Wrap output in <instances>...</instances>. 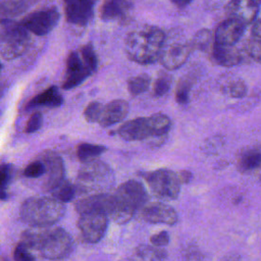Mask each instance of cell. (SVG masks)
Instances as JSON below:
<instances>
[{
  "label": "cell",
  "instance_id": "6da1fadb",
  "mask_svg": "<svg viewBox=\"0 0 261 261\" xmlns=\"http://www.w3.org/2000/svg\"><path fill=\"white\" fill-rule=\"evenodd\" d=\"M165 39L161 29L144 25L128 34L125 40V53L137 63H153L159 59Z\"/></svg>",
  "mask_w": 261,
  "mask_h": 261
},
{
  "label": "cell",
  "instance_id": "7a4b0ae2",
  "mask_svg": "<svg viewBox=\"0 0 261 261\" xmlns=\"http://www.w3.org/2000/svg\"><path fill=\"white\" fill-rule=\"evenodd\" d=\"M64 210V203L53 197H32L22 203L20 217L32 226L47 227L57 222Z\"/></svg>",
  "mask_w": 261,
  "mask_h": 261
},
{
  "label": "cell",
  "instance_id": "3957f363",
  "mask_svg": "<svg viewBox=\"0 0 261 261\" xmlns=\"http://www.w3.org/2000/svg\"><path fill=\"white\" fill-rule=\"evenodd\" d=\"M96 67V53L90 44L84 45L79 51L69 53L66 60L62 88L64 90H69L79 86L95 71Z\"/></svg>",
  "mask_w": 261,
  "mask_h": 261
},
{
  "label": "cell",
  "instance_id": "277c9868",
  "mask_svg": "<svg viewBox=\"0 0 261 261\" xmlns=\"http://www.w3.org/2000/svg\"><path fill=\"white\" fill-rule=\"evenodd\" d=\"M30 32L12 19L0 21V55L6 60H13L21 56L29 48Z\"/></svg>",
  "mask_w": 261,
  "mask_h": 261
},
{
  "label": "cell",
  "instance_id": "5b68a950",
  "mask_svg": "<svg viewBox=\"0 0 261 261\" xmlns=\"http://www.w3.org/2000/svg\"><path fill=\"white\" fill-rule=\"evenodd\" d=\"M113 181L109 167L103 162L91 161L85 163L77 176V188L83 192L101 194Z\"/></svg>",
  "mask_w": 261,
  "mask_h": 261
},
{
  "label": "cell",
  "instance_id": "8992f818",
  "mask_svg": "<svg viewBox=\"0 0 261 261\" xmlns=\"http://www.w3.org/2000/svg\"><path fill=\"white\" fill-rule=\"evenodd\" d=\"M148 184L153 194L165 201L177 198L180 191L178 175L169 169H158L148 175Z\"/></svg>",
  "mask_w": 261,
  "mask_h": 261
},
{
  "label": "cell",
  "instance_id": "52a82bcc",
  "mask_svg": "<svg viewBox=\"0 0 261 261\" xmlns=\"http://www.w3.org/2000/svg\"><path fill=\"white\" fill-rule=\"evenodd\" d=\"M72 248V239L63 228H47L39 251L47 259H60L67 256Z\"/></svg>",
  "mask_w": 261,
  "mask_h": 261
},
{
  "label": "cell",
  "instance_id": "ba28073f",
  "mask_svg": "<svg viewBox=\"0 0 261 261\" xmlns=\"http://www.w3.org/2000/svg\"><path fill=\"white\" fill-rule=\"evenodd\" d=\"M59 18L60 14L56 7H46L32 11L20 22L30 33L44 36L55 28Z\"/></svg>",
  "mask_w": 261,
  "mask_h": 261
},
{
  "label": "cell",
  "instance_id": "9c48e42d",
  "mask_svg": "<svg viewBox=\"0 0 261 261\" xmlns=\"http://www.w3.org/2000/svg\"><path fill=\"white\" fill-rule=\"evenodd\" d=\"M108 216L100 212H86L80 215L79 227L83 238L88 243H98L105 234Z\"/></svg>",
  "mask_w": 261,
  "mask_h": 261
},
{
  "label": "cell",
  "instance_id": "30bf717a",
  "mask_svg": "<svg viewBox=\"0 0 261 261\" xmlns=\"http://www.w3.org/2000/svg\"><path fill=\"white\" fill-rule=\"evenodd\" d=\"M114 197L123 206L136 211L143 207L148 199V195L142 184L137 180H127L119 186Z\"/></svg>",
  "mask_w": 261,
  "mask_h": 261
},
{
  "label": "cell",
  "instance_id": "8fae6325",
  "mask_svg": "<svg viewBox=\"0 0 261 261\" xmlns=\"http://www.w3.org/2000/svg\"><path fill=\"white\" fill-rule=\"evenodd\" d=\"M192 49V44L187 42L166 43L165 41L159 60L165 68L176 69L187 61Z\"/></svg>",
  "mask_w": 261,
  "mask_h": 261
},
{
  "label": "cell",
  "instance_id": "7c38bea8",
  "mask_svg": "<svg viewBox=\"0 0 261 261\" xmlns=\"http://www.w3.org/2000/svg\"><path fill=\"white\" fill-rule=\"evenodd\" d=\"M114 204V195H109L107 193L93 194L77 201L75 204V210L80 214L86 212H100L106 214L109 218V215L113 210Z\"/></svg>",
  "mask_w": 261,
  "mask_h": 261
},
{
  "label": "cell",
  "instance_id": "4fadbf2b",
  "mask_svg": "<svg viewBox=\"0 0 261 261\" xmlns=\"http://www.w3.org/2000/svg\"><path fill=\"white\" fill-rule=\"evenodd\" d=\"M96 0H64L67 21L75 25H86L93 17Z\"/></svg>",
  "mask_w": 261,
  "mask_h": 261
},
{
  "label": "cell",
  "instance_id": "5bb4252c",
  "mask_svg": "<svg viewBox=\"0 0 261 261\" xmlns=\"http://www.w3.org/2000/svg\"><path fill=\"white\" fill-rule=\"evenodd\" d=\"M228 18L249 24L255 21L259 13V5L255 0H230L225 5Z\"/></svg>",
  "mask_w": 261,
  "mask_h": 261
},
{
  "label": "cell",
  "instance_id": "9a60e30c",
  "mask_svg": "<svg viewBox=\"0 0 261 261\" xmlns=\"http://www.w3.org/2000/svg\"><path fill=\"white\" fill-rule=\"evenodd\" d=\"M118 135L125 141H141L154 136L149 117H138L124 122Z\"/></svg>",
  "mask_w": 261,
  "mask_h": 261
},
{
  "label": "cell",
  "instance_id": "2e32d148",
  "mask_svg": "<svg viewBox=\"0 0 261 261\" xmlns=\"http://www.w3.org/2000/svg\"><path fill=\"white\" fill-rule=\"evenodd\" d=\"M40 160L44 163L47 178H46V184L45 188L49 192L61 180H63V175H64V168H63V163L61 158L54 152L46 151L44 152Z\"/></svg>",
  "mask_w": 261,
  "mask_h": 261
},
{
  "label": "cell",
  "instance_id": "e0dca14e",
  "mask_svg": "<svg viewBox=\"0 0 261 261\" xmlns=\"http://www.w3.org/2000/svg\"><path fill=\"white\" fill-rule=\"evenodd\" d=\"M245 32V24L228 18L222 21L216 29L214 34V42L219 45L234 46Z\"/></svg>",
  "mask_w": 261,
  "mask_h": 261
},
{
  "label": "cell",
  "instance_id": "ac0fdd59",
  "mask_svg": "<svg viewBox=\"0 0 261 261\" xmlns=\"http://www.w3.org/2000/svg\"><path fill=\"white\" fill-rule=\"evenodd\" d=\"M143 217L151 223H163L172 225L177 221L176 211L163 203H151L143 208Z\"/></svg>",
  "mask_w": 261,
  "mask_h": 261
},
{
  "label": "cell",
  "instance_id": "d6986e66",
  "mask_svg": "<svg viewBox=\"0 0 261 261\" xmlns=\"http://www.w3.org/2000/svg\"><path fill=\"white\" fill-rule=\"evenodd\" d=\"M128 103L125 100L117 99L103 105L98 123L102 126H110L125 118L128 113Z\"/></svg>",
  "mask_w": 261,
  "mask_h": 261
},
{
  "label": "cell",
  "instance_id": "ffe728a7",
  "mask_svg": "<svg viewBox=\"0 0 261 261\" xmlns=\"http://www.w3.org/2000/svg\"><path fill=\"white\" fill-rule=\"evenodd\" d=\"M132 8V0H104L100 9V16L103 20L121 19L127 16Z\"/></svg>",
  "mask_w": 261,
  "mask_h": 261
},
{
  "label": "cell",
  "instance_id": "44dd1931",
  "mask_svg": "<svg viewBox=\"0 0 261 261\" xmlns=\"http://www.w3.org/2000/svg\"><path fill=\"white\" fill-rule=\"evenodd\" d=\"M211 54L218 64L225 67L234 66L242 60V54L234 46L219 45L215 42L211 46Z\"/></svg>",
  "mask_w": 261,
  "mask_h": 261
},
{
  "label": "cell",
  "instance_id": "7402d4cb",
  "mask_svg": "<svg viewBox=\"0 0 261 261\" xmlns=\"http://www.w3.org/2000/svg\"><path fill=\"white\" fill-rule=\"evenodd\" d=\"M62 96L57 87L51 86L31 99L27 105L28 109H35L37 107L56 108L62 104Z\"/></svg>",
  "mask_w": 261,
  "mask_h": 261
},
{
  "label": "cell",
  "instance_id": "603a6c76",
  "mask_svg": "<svg viewBox=\"0 0 261 261\" xmlns=\"http://www.w3.org/2000/svg\"><path fill=\"white\" fill-rule=\"evenodd\" d=\"M135 261H166L165 250L154 245H140L134 252Z\"/></svg>",
  "mask_w": 261,
  "mask_h": 261
},
{
  "label": "cell",
  "instance_id": "cb8c5ba5",
  "mask_svg": "<svg viewBox=\"0 0 261 261\" xmlns=\"http://www.w3.org/2000/svg\"><path fill=\"white\" fill-rule=\"evenodd\" d=\"M28 8L27 0H0V17L2 19H11Z\"/></svg>",
  "mask_w": 261,
  "mask_h": 261
},
{
  "label": "cell",
  "instance_id": "d4e9b609",
  "mask_svg": "<svg viewBox=\"0 0 261 261\" xmlns=\"http://www.w3.org/2000/svg\"><path fill=\"white\" fill-rule=\"evenodd\" d=\"M75 192H76L75 187H73L72 184H70L66 179L61 180L50 191V193L52 195L51 197L55 198L56 200H58L62 203H66V202H69L70 200H72V198L75 195Z\"/></svg>",
  "mask_w": 261,
  "mask_h": 261
},
{
  "label": "cell",
  "instance_id": "484cf974",
  "mask_svg": "<svg viewBox=\"0 0 261 261\" xmlns=\"http://www.w3.org/2000/svg\"><path fill=\"white\" fill-rule=\"evenodd\" d=\"M105 150L106 148L102 145L84 143V144H81L77 148V157L82 162L88 163V162L94 161Z\"/></svg>",
  "mask_w": 261,
  "mask_h": 261
},
{
  "label": "cell",
  "instance_id": "4316f807",
  "mask_svg": "<svg viewBox=\"0 0 261 261\" xmlns=\"http://www.w3.org/2000/svg\"><path fill=\"white\" fill-rule=\"evenodd\" d=\"M239 168L242 171H250L261 165V152L258 150H248L239 159Z\"/></svg>",
  "mask_w": 261,
  "mask_h": 261
},
{
  "label": "cell",
  "instance_id": "83f0119b",
  "mask_svg": "<svg viewBox=\"0 0 261 261\" xmlns=\"http://www.w3.org/2000/svg\"><path fill=\"white\" fill-rule=\"evenodd\" d=\"M154 136H163L168 133L171 127L170 118L163 113H155L149 116Z\"/></svg>",
  "mask_w": 261,
  "mask_h": 261
},
{
  "label": "cell",
  "instance_id": "f1b7e54d",
  "mask_svg": "<svg viewBox=\"0 0 261 261\" xmlns=\"http://www.w3.org/2000/svg\"><path fill=\"white\" fill-rule=\"evenodd\" d=\"M150 82L151 80L148 74H140L134 76L127 82V90L132 96H138L148 90Z\"/></svg>",
  "mask_w": 261,
  "mask_h": 261
},
{
  "label": "cell",
  "instance_id": "f546056e",
  "mask_svg": "<svg viewBox=\"0 0 261 261\" xmlns=\"http://www.w3.org/2000/svg\"><path fill=\"white\" fill-rule=\"evenodd\" d=\"M192 83L188 79H182L178 82L175 90V100L179 104H185L189 100Z\"/></svg>",
  "mask_w": 261,
  "mask_h": 261
},
{
  "label": "cell",
  "instance_id": "4dcf8cb0",
  "mask_svg": "<svg viewBox=\"0 0 261 261\" xmlns=\"http://www.w3.org/2000/svg\"><path fill=\"white\" fill-rule=\"evenodd\" d=\"M170 85H171V79L169 75L163 74V75L158 76L153 86L154 96H156V97L164 96L168 92Z\"/></svg>",
  "mask_w": 261,
  "mask_h": 261
},
{
  "label": "cell",
  "instance_id": "1f68e13d",
  "mask_svg": "<svg viewBox=\"0 0 261 261\" xmlns=\"http://www.w3.org/2000/svg\"><path fill=\"white\" fill-rule=\"evenodd\" d=\"M245 51L256 62L261 63V40L253 38L247 41Z\"/></svg>",
  "mask_w": 261,
  "mask_h": 261
},
{
  "label": "cell",
  "instance_id": "d6a6232c",
  "mask_svg": "<svg viewBox=\"0 0 261 261\" xmlns=\"http://www.w3.org/2000/svg\"><path fill=\"white\" fill-rule=\"evenodd\" d=\"M211 32L209 30L203 29L195 35L192 46L200 50H205L211 43Z\"/></svg>",
  "mask_w": 261,
  "mask_h": 261
},
{
  "label": "cell",
  "instance_id": "836d02e7",
  "mask_svg": "<svg viewBox=\"0 0 261 261\" xmlns=\"http://www.w3.org/2000/svg\"><path fill=\"white\" fill-rule=\"evenodd\" d=\"M226 93L233 98H242L247 94V86L241 80H234L226 85Z\"/></svg>",
  "mask_w": 261,
  "mask_h": 261
},
{
  "label": "cell",
  "instance_id": "e575fe53",
  "mask_svg": "<svg viewBox=\"0 0 261 261\" xmlns=\"http://www.w3.org/2000/svg\"><path fill=\"white\" fill-rule=\"evenodd\" d=\"M45 172H46L45 165L39 159V160H36V161H33L32 163H30L25 167L23 174H24V176H27L29 178H39V177L43 176L45 174Z\"/></svg>",
  "mask_w": 261,
  "mask_h": 261
},
{
  "label": "cell",
  "instance_id": "d590c367",
  "mask_svg": "<svg viewBox=\"0 0 261 261\" xmlns=\"http://www.w3.org/2000/svg\"><path fill=\"white\" fill-rule=\"evenodd\" d=\"M103 105L100 102H91L85 109V117L89 122H98Z\"/></svg>",
  "mask_w": 261,
  "mask_h": 261
},
{
  "label": "cell",
  "instance_id": "8d00e7d4",
  "mask_svg": "<svg viewBox=\"0 0 261 261\" xmlns=\"http://www.w3.org/2000/svg\"><path fill=\"white\" fill-rule=\"evenodd\" d=\"M14 261H35V257L31 252V249L23 245L22 243H19L13 253Z\"/></svg>",
  "mask_w": 261,
  "mask_h": 261
},
{
  "label": "cell",
  "instance_id": "74e56055",
  "mask_svg": "<svg viewBox=\"0 0 261 261\" xmlns=\"http://www.w3.org/2000/svg\"><path fill=\"white\" fill-rule=\"evenodd\" d=\"M42 123H43L42 113L40 111H35L34 113H32V115L30 116V118L27 122L25 133L32 134V133L37 132L42 126Z\"/></svg>",
  "mask_w": 261,
  "mask_h": 261
},
{
  "label": "cell",
  "instance_id": "f35d334b",
  "mask_svg": "<svg viewBox=\"0 0 261 261\" xmlns=\"http://www.w3.org/2000/svg\"><path fill=\"white\" fill-rule=\"evenodd\" d=\"M150 242L152 245L157 247L166 246L169 243V234L167 231H160L151 237Z\"/></svg>",
  "mask_w": 261,
  "mask_h": 261
},
{
  "label": "cell",
  "instance_id": "ab89813d",
  "mask_svg": "<svg viewBox=\"0 0 261 261\" xmlns=\"http://www.w3.org/2000/svg\"><path fill=\"white\" fill-rule=\"evenodd\" d=\"M11 177V166L8 164L0 165V189H3Z\"/></svg>",
  "mask_w": 261,
  "mask_h": 261
},
{
  "label": "cell",
  "instance_id": "60d3db41",
  "mask_svg": "<svg viewBox=\"0 0 261 261\" xmlns=\"http://www.w3.org/2000/svg\"><path fill=\"white\" fill-rule=\"evenodd\" d=\"M252 34L254 38L261 40V18L254 21L253 28H252Z\"/></svg>",
  "mask_w": 261,
  "mask_h": 261
},
{
  "label": "cell",
  "instance_id": "b9f144b4",
  "mask_svg": "<svg viewBox=\"0 0 261 261\" xmlns=\"http://www.w3.org/2000/svg\"><path fill=\"white\" fill-rule=\"evenodd\" d=\"M178 175V178H179V181L180 184L181 182H188L190 179H191V176H192V173L190 171H187V170H184L181 171Z\"/></svg>",
  "mask_w": 261,
  "mask_h": 261
},
{
  "label": "cell",
  "instance_id": "7bdbcfd3",
  "mask_svg": "<svg viewBox=\"0 0 261 261\" xmlns=\"http://www.w3.org/2000/svg\"><path fill=\"white\" fill-rule=\"evenodd\" d=\"M173 4H176L178 6H184V5H187L189 4L192 0H170Z\"/></svg>",
  "mask_w": 261,
  "mask_h": 261
},
{
  "label": "cell",
  "instance_id": "ee69618b",
  "mask_svg": "<svg viewBox=\"0 0 261 261\" xmlns=\"http://www.w3.org/2000/svg\"><path fill=\"white\" fill-rule=\"evenodd\" d=\"M5 197H6V194H5V192H4L2 189H0V200H3V199H5Z\"/></svg>",
  "mask_w": 261,
  "mask_h": 261
},
{
  "label": "cell",
  "instance_id": "f6af8a7d",
  "mask_svg": "<svg viewBox=\"0 0 261 261\" xmlns=\"http://www.w3.org/2000/svg\"><path fill=\"white\" fill-rule=\"evenodd\" d=\"M1 68H2V65H1V63H0V71H1Z\"/></svg>",
  "mask_w": 261,
  "mask_h": 261
}]
</instances>
